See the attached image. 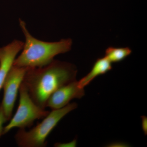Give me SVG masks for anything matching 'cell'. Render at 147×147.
Returning a JSON list of instances; mask_svg holds the SVG:
<instances>
[{"label": "cell", "mask_w": 147, "mask_h": 147, "mask_svg": "<svg viewBox=\"0 0 147 147\" xmlns=\"http://www.w3.org/2000/svg\"><path fill=\"white\" fill-rule=\"evenodd\" d=\"M77 70L73 64L54 59L41 67H28L23 83L35 103L43 109L53 93L76 80Z\"/></svg>", "instance_id": "cell-1"}, {"label": "cell", "mask_w": 147, "mask_h": 147, "mask_svg": "<svg viewBox=\"0 0 147 147\" xmlns=\"http://www.w3.org/2000/svg\"><path fill=\"white\" fill-rule=\"evenodd\" d=\"M19 23L26 41L21 54L14 60L13 65L20 67H41L51 62L57 55L71 50L72 40L70 38L62 39L56 42L42 41L30 34L25 21L20 18Z\"/></svg>", "instance_id": "cell-2"}, {"label": "cell", "mask_w": 147, "mask_h": 147, "mask_svg": "<svg viewBox=\"0 0 147 147\" xmlns=\"http://www.w3.org/2000/svg\"><path fill=\"white\" fill-rule=\"evenodd\" d=\"M77 107L76 102L69 103L63 108L53 110L40 123L29 131L19 129L14 136L18 146L44 147L48 135L65 116Z\"/></svg>", "instance_id": "cell-3"}, {"label": "cell", "mask_w": 147, "mask_h": 147, "mask_svg": "<svg viewBox=\"0 0 147 147\" xmlns=\"http://www.w3.org/2000/svg\"><path fill=\"white\" fill-rule=\"evenodd\" d=\"M19 102L18 109L7 125L4 127L3 134L15 127L26 129L33 124L35 121L43 119L50 112L40 108L35 103L22 82L19 90Z\"/></svg>", "instance_id": "cell-4"}, {"label": "cell", "mask_w": 147, "mask_h": 147, "mask_svg": "<svg viewBox=\"0 0 147 147\" xmlns=\"http://www.w3.org/2000/svg\"><path fill=\"white\" fill-rule=\"evenodd\" d=\"M28 68L13 65L4 82L3 97L0 106L7 121L11 118L19 88Z\"/></svg>", "instance_id": "cell-5"}, {"label": "cell", "mask_w": 147, "mask_h": 147, "mask_svg": "<svg viewBox=\"0 0 147 147\" xmlns=\"http://www.w3.org/2000/svg\"><path fill=\"white\" fill-rule=\"evenodd\" d=\"M84 88L79 87L75 80L58 89L47 100L46 108L52 110L60 109L68 105L74 98H82L85 95Z\"/></svg>", "instance_id": "cell-6"}, {"label": "cell", "mask_w": 147, "mask_h": 147, "mask_svg": "<svg viewBox=\"0 0 147 147\" xmlns=\"http://www.w3.org/2000/svg\"><path fill=\"white\" fill-rule=\"evenodd\" d=\"M24 42L14 40L9 44L0 47V90L17 55L24 47Z\"/></svg>", "instance_id": "cell-7"}, {"label": "cell", "mask_w": 147, "mask_h": 147, "mask_svg": "<svg viewBox=\"0 0 147 147\" xmlns=\"http://www.w3.org/2000/svg\"><path fill=\"white\" fill-rule=\"evenodd\" d=\"M112 69V63L105 57L97 59L89 73L78 82L79 87L84 88L98 76L110 71Z\"/></svg>", "instance_id": "cell-8"}, {"label": "cell", "mask_w": 147, "mask_h": 147, "mask_svg": "<svg viewBox=\"0 0 147 147\" xmlns=\"http://www.w3.org/2000/svg\"><path fill=\"white\" fill-rule=\"evenodd\" d=\"M132 51L128 47H108L105 52V57L111 63L121 61L131 55Z\"/></svg>", "instance_id": "cell-9"}, {"label": "cell", "mask_w": 147, "mask_h": 147, "mask_svg": "<svg viewBox=\"0 0 147 147\" xmlns=\"http://www.w3.org/2000/svg\"><path fill=\"white\" fill-rule=\"evenodd\" d=\"M7 121L2 109L0 106V138L3 135H4L3 129L4 126H3V125Z\"/></svg>", "instance_id": "cell-10"}, {"label": "cell", "mask_w": 147, "mask_h": 147, "mask_svg": "<svg viewBox=\"0 0 147 147\" xmlns=\"http://www.w3.org/2000/svg\"><path fill=\"white\" fill-rule=\"evenodd\" d=\"M76 145V140H73L72 142L67 143V144H60V143H57L55 144L56 146L58 147H75Z\"/></svg>", "instance_id": "cell-11"}, {"label": "cell", "mask_w": 147, "mask_h": 147, "mask_svg": "<svg viewBox=\"0 0 147 147\" xmlns=\"http://www.w3.org/2000/svg\"><path fill=\"white\" fill-rule=\"evenodd\" d=\"M142 126L143 131L144 132L145 135H146L147 133V118L145 116H142Z\"/></svg>", "instance_id": "cell-12"}, {"label": "cell", "mask_w": 147, "mask_h": 147, "mask_svg": "<svg viewBox=\"0 0 147 147\" xmlns=\"http://www.w3.org/2000/svg\"><path fill=\"white\" fill-rule=\"evenodd\" d=\"M110 146L112 147H121L120 146H121V147H125L126 146V144H123L122 143H119L118 144H117V143H114V144H112L110 145Z\"/></svg>", "instance_id": "cell-13"}]
</instances>
